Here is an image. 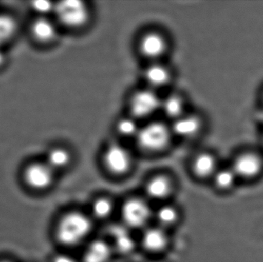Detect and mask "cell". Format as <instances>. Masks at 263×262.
I'll list each match as a JSON object with an SVG mask.
<instances>
[{
	"instance_id": "ffe728a7",
	"label": "cell",
	"mask_w": 263,
	"mask_h": 262,
	"mask_svg": "<svg viewBox=\"0 0 263 262\" xmlns=\"http://www.w3.org/2000/svg\"><path fill=\"white\" fill-rule=\"evenodd\" d=\"M155 216L159 223V226L165 229L171 227L177 223L179 219V212L173 206L165 205L157 209Z\"/></svg>"
},
{
	"instance_id": "44dd1931",
	"label": "cell",
	"mask_w": 263,
	"mask_h": 262,
	"mask_svg": "<svg viewBox=\"0 0 263 262\" xmlns=\"http://www.w3.org/2000/svg\"><path fill=\"white\" fill-rule=\"evenodd\" d=\"M70 163V155L66 149L61 148L52 149L47 155V164L55 169H64Z\"/></svg>"
},
{
	"instance_id": "6da1fadb",
	"label": "cell",
	"mask_w": 263,
	"mask_h": 262,
	"mask_svg": "<svg viewBox=\"0 0 263 262\" xmlns=\"http://www.w3.org/2000/svg\"><path fill=\"white\" fill-rule=\"evenodd\" d=\"M92 229L93 223L89 215L73 211L60 218L55 228V237L63 246L75 247L86 240Z\"/></svg>"
},
{
	"instance_id": "f546056e",
	"label": "cell",
	"mask_w": 263,
	"mask_h": 262,
	"mask_svg": "<svg viewBox=\"0 0 263 262\" xmlns=\"http://www.w3.org/2000/svg\"><path fill=\"white\" fill-rule=\"evenodd\" d=\"M0 262H9V261H0Z\"/></svg>"
},
{
	"instance_id": "8992f818",
	"label": "cell",
	"mask_w": 263,
	"mask_h": 262,
	"mask_svg": "<svg viewBox=\"0 0 263 262\" xmlns=\"http://www.w3.org/2000/svg\"><path fill=\"white\" fill-rule=\"evenodd\" d=\"M161 101L157 94L151 89H142L135 92L130 100L133 116L146 118L160 109Z\"/></svg>"
},
{
	"instance_id": "2e32d148",
	"label": "cell",
	"mask_w": 263,
	"mask_h": 262,
	"mask_svg": "<svg viewBox=\"0 0 263 262\" xmlns=\"http://www.w3.org/2000/svg\"><path fill=\"white\" fill-rule=\"evenodd\" d=\"M32 32L35 39L41 43H49L57 35V29L53 23L46 18H40L34 22Z\"/></svg>"
},
{
	"instance_id": "484cf974",
	"label": "cell",
	"mask_w": 263,
	"mask_h": 262,
	"mask_svg": "<svg viewBox=\"0 0 263 262\" xmlns=\"http://www.w3.org/2000/svg\"><path fill=\"white\" fill-rule=\"evenodd\" d=\"M52 262H78L75 258L69 256V255H57V257L54 258Z\"/></svg>"
},
{
	"instance_id": "d4e9b609",
	"label": "cell",
	"mask_w": 263,
	"mask_h": 262,
	"mask_svg": "<svg viewBox=\"0 0 263 262\" xmlns=\"http://www.w3.org/2000/svg\"><path fill=\"white\" fill-rule=\"evenodd\" d=\"M32 6L34 10L42 14L48 13L52 9H55V6H53L51 2L44 1V0L33 2Z\"/></svg>"
},
{
	"instance_id": "ac0fdd59",
	"label": "cell",
	"mask_w": 263,
	"mask_h": 262,
	"mask_svg": "<svg viewBox=\"0 0 263 262\" xmlns=\"http://www.w3.org/2000/svg\"><path fill=\"white\" fill-rule=\"evenodd\" d=\"M160 109H162L163 113L168 118L177 119L183 115V101L179 95H168L161 101Z\"/></svg>"
},
{
	"instance_id": "9a60e30c",
	"label": "cell",
	"mask_w": 263,
	"mask_h": 262,
	"mask_svg": "<svg viewBox=\"0 0 263 262\" xmlns=\"http://www.w3.org/2000/svg\"><path fill=\"white\" fill-rule=\"evenodd\" d=\"M202 123L194 115H182L175 120L173 132L178 136L190 138L194 136L200 131Z\"/></svg>"
},
{
	"instance_id": "3957f363",
	"label": "cell",
	"mask_w": 263,
	"mask_h": 262,
	"mask_svg": "<svg viewBox=\"0 0 263 262\" xmlns=\"http://www.w3.org/2000/svg\"><path fill=\"white\" fill-rule=\"evenodd\" d=\"M120 212L123 225L129 229L146 228L152 217L151 208L140 198H131L125 201Z\"/></svg>"
},
{
	"instance_id": "cb8c5ba5",
	"label": "cell",
	"mask_w": 263,
	"mask_h": 262,
	"mask_svg": "<svg viewBox=\"0 0 263 262\" xmlns=\"http://www.w3.org/2000/svg\"><path fill=\"white\" fill-rule=\"evenodd\" d=\"M117 129L120 135L126 137L136 136L139 131L134 118L129 117L120 119L117 123Z\"/></svg>"
},
{
	"instance_id": "9c48e42d",
	"label": "cell",
	"mask_w": 263,
	"mask_h": 262,
	"mask_svg": "<svg viewBox=\"0 0 263 262\" xmlns=\"http://www.w3.org/2000/svg\"><path fill=\"white\" fill-rule=\"evenodd\" d=\"M170 243L165 229L161 226L146 227L142 235V247L150 253H160L163 252Z\"/></svg>"
},
{
	"instance_id": "d6986e66",
	"label": "cell",
	"mask_w": 263,
	"mask_h": 262,
	"mask_svg": "<svg viewBox=\"0 0 263 262\" xmlns=\"http://www.w3.org/2000/svg\"><path fill=\"white\" fill-rule=\"evenodd\" d=\"M91 211L97 219H107L114 212V201L107 197H100L94 200L91 206Z\"/></svg>"
},
{
	"instance_id": "30bf717a",
	"label": "cell",
	"mask_w": 263,
	"mask_h": 262,
	"mask_svg": "<svg viewBox=\"0 0 263 262\" xmlns=\"http://www.w3.org/2000/svg\"><path fill=\"white\" fill-rule=\"evenodd\" d=\"M114 250L112 245L103 239L89 243L83 252V262H109Z\"/></svg>"
},
{
	"instance_id": "f1b7e54d",
	"label": "cell",
	"mask_w": 263,
	"mask_h": 262,
	"mask_svg": "<svg viewBox=\"0 0 263 262\" xmlns=\"http://www.w3.org/2000/svg\"><path fill=\"white\" fill-rule=\"evenodd\" d=\"M262 143H263V130H262Z\"/></svg>"
},
{
	"instance_id": "4fadbf2b",
	"label": "cell",
	"mask_w": 263,
	"mask_h": 262,
	"mask_svg": "<svg viewBox=\"0 0 263 262\" xmlns=\"http://www.w3.org/2000/svg\"><path fill=\"white\" fill-rule=\"evenodd\" d=\"M110 235L114 239V245L112 246L114 250L124 255L131 253L134 250L136 246L134 239L129 233V229L124 225L111 227Z\"/></svg>"
},
{
	"instance_id": "7c38bea8",
	"label": "cell",
	"mask_w": 263,
	"mask_h": 262,
	"mask_svg": "<svg viewBox=\"0 0 263 262\" xmlns=\"http://www.w3.org/2000/svg\"><path fill=\"white\" fill-rule=\"evenodd\" d=\"M145 191L152 199L164 200L172 193L173 183L165 175H156L148 180L145 185Z\"/></svg>"
},
{
	"instance_id": "7402d4cb",
	"label": "cell",
	"mask_w": 263,
	"mask_h": 262,
	"mask_svg": "<svg viewBox=\"0 0 263 262\" xmlns=\"http://www.w3.org/2000/svg\"><path fill=\"white\" fill-rule=\"evenodd\" d=\"M213 178L216 186L222 190H227L233 187L238 179L237 175L231 167L218 169Z\"/></svg>"
},
{
	"instance_id": "5b68a950",
	"label": "cell",
	"mask_w": 263,
	"mask_h": 262,
	"mask_svg": "<svg viewBox=\"0 0 263 262\" xmlns=\"http://www.w3.org/2000/svg\"><path fill=\"white\" fill-rule=\"evenodd\" d=\"M238 178H254L263 170L262 155L254 150L242 151L238 153L231 166Z\"/></svg>"
},
{
	"instance_id": "5bb4252c",
	"label": "cell",
	"mask_w": 263,
	"mask_h": 262,
	"mask_svg": "<svg viewBox=\"0 0 263 262\" xmlns=\"http://www.w3.org/2000/svg\"><path fill=\"white\" fill-rule=\"evenodd\" d=\"M195 175L200 178L214 176L217 172V162L213 154L202 152L195 158L193 163Z\"/></svg>"
},
{
	"instance_id": "277c9868",
	"label": "cell",
	"mask_w": 263,
	"mask_h": 262,
	"mask_svg": "<svg viewBox=\"0 0 263 262\" xmlns=\"http://www.w3.org/2000/svg\"><path fill=\"white\" fill-rule=\"evenodd\" d=\"M54 10L60 21L68 27H80L89 19L87 6L79 0L60 2L55 5Z\"/></svg>"
},
{
	"instance_id": "52a82bcc",
	"label": "cell",
	"mask_w": 263,
	"mask_h": 262,
	"mask_svg": "<svg viewBox=\"0 0 263 262\" xmlns=\"http://www.w3.org/2000/svg\"><path fill=\"white\" fill-rule=\"evenodd\" d=\"M104 163L109 172L114 175H124L131 167L130 153L120 145H112L105 152Z\"/></svg>"
},
{
	"instance_id": "e0dca14e",
	"label": "cell",
	"mask_w": 263,
	"mask_h": 262,
	"mask_svg": "<svg viewBox=\"0 0 263 262\" xmlns=\"http://www.w3.org/2000/svg\"><path fill=\"white\" fill-rule=\"evenodd\" d=\"M145 78L147 83L153 87H162L170 81V71L163 65L156 63L147 68Z\"/></svg>"
},
{
	"instance_id": "ba28073f",
	"label": "cell",
	"mask_w": 263,
	"mask_h": 262,
	"mask_svg": "<svg viewBox=\"0 0 263 262\" xmlns=\"http://www.w3.org/2000/svg\"><path fill=\"white\" fill-rule=\"evenodd\" d=\"M53 171L47 163H33L25 170V182L32 189L45 190L53 183Z\"/></svg>"
},
{
	"instance_id": "7a4b0ae2",
	"label": "cell",
	"mask_w": 263,
	"mask_h": 262,
	"mask_svg": "<svg viewBox=\"0 0 263 262\" xmlns=\"http://www.w3.org/2000/svg\"><path fill=\"white\" fill-rule=\"evenodd\" d=\"M139 147L149 152H158L168 146L171 138L170 129L160 122H153L139 129L136 135Z\"/></svg>"
},
{
	"instance_id": "603a6c76",
	"label": "cell",
	"mask_w": 263,
	"mask_h": 262,
	"mask_svg": "<svg viewBox=\"0 0 263 262\" xmlns=\"http://www.w3.org/2000/svg\"><path fill=\"white\" fill-rule=\"evenodd\" d=\"M17 29L15 20L8 15H0V45L10 39Z\"/></svg>"
},
{
	"instance_id": "4316f807",
	"label": "cell",
	"mask_w": 263,
	"mask_h": 262,
	"mask_svg": "<svg viewBox=\"0 0 263 262\" xmlns=\"http://www.w3.org/2000/svg\"><path fill=\"white\" fill-rule=\"evenodd\" d=\"M4 62V55H3V52L0 50V66L3 64Z\"/></svg>"
},
{
	"instance_id": "83f0119b",
	"label": "cell",
	"mask_w": 263,
	"mask_h": 262,
	"mask_svg": "<svg viewBox=\"0 0 263 262\" xmlns=\"http://www.w3.org/2000/svg\"><path fill=\"white\" fill-rule=\"evenodd\" d=\"M260 95H261V100H262V103L263 105V89H262V92H261Z\"/></svg>"
},
{
	"instance_id": "8fae6325",
	"label": "cell",
	"mask_w": 263,
	"mask_h": 262,
	"mask_svg": "<svg viewBox=\"0 0 263 262\" xmlns=\"http://www.w3.org/2000/svg\"><path fill=\"white\" fill-rule=\"evenodd\" d=\"M139 48L145 56L150 58H157L165 52L166 42L160 34L148 32L141 38Z\"/></svg>"
}]
</instances>
